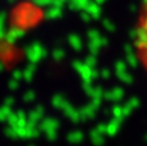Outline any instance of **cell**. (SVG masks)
<instances>
[{
	"mask_svg": "<svg viewBox=\"0 0 147 146\" xmlns=\"http://www.w3.org/2000/svg\"><path fill=\"white\" fill-rule=\"evenodd\" d=\"M134 48L138 61L147 72V0H143L138 12L134 31Z\"/></svg>",
	"mask_w": 147,
	"mask_h": 146,
	"instance_id": "cell-1",
	"label": "cell"
},
{
	"mask_svg": "<svg viewBox=\"0 0 147 146\" xmlns=\"http://www.w3.org/2000/svg\"><path fill=\"white\" fill-rule=\"evenodd\" d=\"M39 20H40V12L30 4H22L14 10L13 22L18 27H30L35 25Z\"/></svg>",
	"mask_w": 147,
	"mask_h": 146,
	"instance_id": "cell-2",
	"label": "cell"
}]
</instances>
